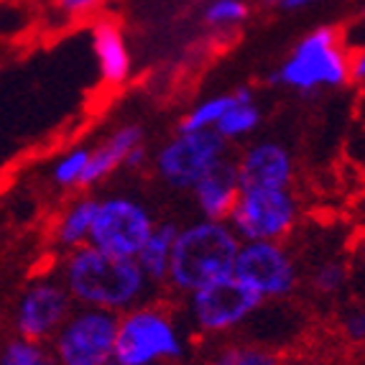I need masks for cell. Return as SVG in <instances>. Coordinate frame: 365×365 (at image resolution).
Masks as SVG:
<instances>
[{"mask_svg": "<svg viewBox=\"0 0 365 365\" xmlns=\"http://www.w3.org/2000/svg\"><path fill=\"white\" fill-rule=\"evenodd\" d=\"M56 274L67 284L77 307H95L115 314L143 304L153 289L135 258L108 253L92 243L64 253Z\"/></svg>", "mask_w": 365, "mask_h": 365, "instance_id": "6da1fadb", "label": "cell"}, {"mask_svg": "<svg viewBox=\"0 0 365 365\" xmlns=\"http://www.w3.org/2000/svg\"><path fill=\"white\" fill-rule=\"evenodd\" d=\"M243 240L227 220L200 217L182 225L174 245L169 284L171 292L189 297L212 281L235 274V261Z\"/></svg>", "mask_w": 365, "mask_h": 365, "instance_id": "7a4b0ae2", "label": "cell"}, {"mask_svg": "<svg viewBox=\"0 0 365 365\" xmlns=\"http://www.w3.org/2000/svg\"><path fill=\"white\" fill-rule=\"evenodd\" d=\"M353 56L342 49L340 34L322 26L307 34L294 46L292 56L274 72V82L297 92H314L319 87H342L350 82Z\"/></svg>", "mask_w": 365, "mask_h": 365, "instance_id": "3957f363", "label": "cell"}, {"mask_svg": "<svg viewBox=\"0 0 365 365\" xmlns=\"http://www.w3.org/2000/svg\"><path fill=\"white\" fill-rule=\"evenodd\" d=\"M184 329L177 317L161 304L143 302L135 309L120 314L118 332V363L156 365L184 358Z\"/></svg>", "mask_w": 365, "mask_h": 365, "instance_id": "277c9868", "label": "cell"}, {"mask_svg": "<svg viewBox=\"0 0 365 365\" xmlns=\"http://www.w3.org/2000/svg\"><path fill=\"white\" fill-rule=\"evenodd\" d=\"M263 304L266 299L256 289L230 274L184 297V314L195 332L205 337H220L243 327Z\"/></svg>", "mask_w": 365, "mask_h": 365, "instance_id": "5b68a950", "label": "cell"}, {"mask_svg": "<svg viewBox=\"0 0 365 365\" xmlns=\"http://www.w3.org/2000/svg\"><path fill=\"white\" fill-rule=\"evenodd\" d=\"M120 314L95 307H77L51 337L56 365H118Z\"/></svg>", "mask_w": 365, "mask_h": 365, "instance_id": "8992f818", "label": "cell"}, {"mask_svg": "<svg viewBox=\"0 0 365 365\" xmlns=\"http://www.w3.org/2000/svg\"><path fill=\"white\" fill-rule=\"evenodd\" d=\"M230 140L217 130H177L153 156V171L166 187L192 192L215 166L230 158Z\"/></svg>", "mask_w": 365, "mask_h": 365, "instance_id": "52a82bcc", "label": "cell"}, {"mask_svg": "<svg viewBox=\"0 0 365 365\" xmlns=\"http://www.w3.org/2000/svg\"><path fill=\"white\" fill-rule=\"evenodd\" d=\"M227 222L243 243L250 240L284 243L299 222V200L292 189L243 187Z\"/></svg>", "mask_w": 365, "mask_h": 365, "instance_id": "ba28073f", "label": "cell"}, {"mask_svg": "<svg viewBox=\"0 0 365 365\" xmlns=\"http://www.w3.org/2000/svg\"><path fill=\"white\" fill-rule=\"evenodd\" d=\"M74 309H77V302L59 274L34 276L21 289L13 304V332L31 340L51 342V337L59 332Z\"/></svg>", "mask_w": 365, "mask_h": 365, "instance_id": "9c48e42d", "label": "cell"}, {"mask_svg": "<svg viewBox=\"0 0 365 365\" xmlns=\"http://www.w3.org/2000/svg\"><path fill=\"white\" fill-rule=\"evenodd\" d=\"M158 222L151 210L130 195L100 197L98 215L92 222L90 243L108 253L135 258Z\"/></svg>", "mask_w": 365, "mask_h": 365, "instance_id": "30bf717a", "label": "cell"}, {"mask_svg": "<svg viewBox=\"0 0 365 365\" xmlns=\"http://www.w3.org/2000/svg\"><path fill=\"white\" fill-rule=\"evenodd\" d=\"M235 276L253 287L266 302L284 299L299 287V266L289 248L274 240H250L240 245Z\"/></svg>", "mask_w": 365, "mask_h": 365, "instance_id": "8fae6325", "label": "cell"}, {"mask_svg": "<svg viewBox=\"0 0 365 365\" xmlns=\"http://www.w3.org/2000/svg\"><path fill=\"white\" fill-rule=\"evenodd\" d=\"M237 177L243 187H274L292 189L294 158L281 140L263 138L253 140L250 146L235 156Z\"/></svg>", "mask_w": 365, "mask_h": 365, "instance_id": "7c38bea8", "label": "cell"}, {"mask_svg": "<svg viewBox=\"0 0 365 365\" xmlns=\"http://www.w3.org/2000/svg\"><path fill=\"white\" fill-rule=\"evenodd\" d=\"M240 192H243V184L237 177L235 158L230 156L220 166H215L207 177L192 189V200H195L200 217L227 220L232 215V207H235Z\"/></svg>", "mask_w": 365, "mask_h": 365, "instance_id": "4fadbf2b", "label": "cell"}, {"mask_svg": "<svg viewBox=\"0 0 365 365\" xmlns=\"http://www.w3.org/2000/svg\"><path fill=\"white\" fill-rule=\"evenodd\" d=\"M140 143H143V128L140 125L128 123V125L115 128L98 148H92V158H90V166H87L85 184L82 187L85 189L98 187L105 179H110L118 169H123L128 153L133 148H138Z\"/></svg>", "mask_w": 365, "mask_h": 365, "instance_id": "5bb4252c", "label": "cell"}, {"mask_svg": "<svg viewBox=\"0 0 365 365\" xmlns=\"http://www.w3.org/2000/svg\"><path fill=\"white\" fill-rule=\"evenodd\" d=\"M90 38L103 82L110 87H120L130 74V51L123 31L113 21H98L92 26Z\"/></svg>", "mask_w": 365, "mask_h": 365, "instance_id": "9a60e30c", "label": "cell"}, {"mask_svg": "<svg viewBox=\"0 0 365 365\" xmlns=\"http://www.w3.org/2000/svg\"><path fill=\"white\" fill-rule=\"evenodd\" d=\"M100 197L82 195L74 197L67 207L61 210L59 217L54 220L51 225V245L61 253H69L74 248H82V245L90 243V232L92 222H95V215H98Z\"/></svg>", "mask_w": 365, "mask_h": 365, "instance_id": "2e32d148", "label": "cell"}, {"mask_svg": "<svg viewBox=\"0 0 365 365\" xmlns=\"http://www.w3.org/2000/svg\"><path fill=\"white\" fill-rule=\"evenodd\" d=\"M179 230H182V225H177L174 220L158 222L151 235H148V240L143 243L140 253L135 256V261L146 271V276L151 279L153 287L169 281L171 261H174V245H177Z\"/></svg>", "mask_w": 365, "mask_h": 365, "instance_id": "e0dca14e", "label": "cell"}, {"mask_svg": "<svg viewBox=\"0 0 365 365\" xmlns=\"http://www.w3.org/2000/svg\"><path fill=\"white\" fill-rule=\"evenodd\" d=\"M258 125H261V110L253 103V92H250V87H237L235 103L230 105V110L222 115L215 130L225 140H240L245 135L256 133Z\"/></svg>", "mask_w": 365, "mask_h": 365, "instance_id": "ac0fdd59", "label": "cell"}, {"mask_svg": "<svg viewBox=\"0 0 365 365\" xmlns=\"http://www.w3.org/2000/svg\"><path fill=\"white\" fill-rule=\"evenodd\" d=\"M92 148L87 146H74L64 151L49 169L51 184L59 189H77L85 184L87 166H90Z\"/></svg>", "mask_w": 365, "mask_h": 365, "instance_id": "d6986e66", "label": "cell"}, {"mask_svg": "<svg viewBox=\"0 0 365 365\" xmlns=\"http://www.w3.org/2000/svg\"><path fill=\"white\" fill-rule=\"evenodd\" d=\"M235 103V92H227V95H212V98L202 100L195 108L189 110L187 115L179 120L177 130H215L222 120L230 105Z\"/></svg>", "mask_w": 365, "mask_h": 365, "instance_id": "ffe728a7", "label": "cell"}, {"mask_svg": "<svg viewBox=\"0 0 365 365\" xmlns=\"http://www.w3.org/2000/svg\"><path fill=\"white\" fill-rule=\"evenodd\" d=\"M210 365H284L279 353L250 342H227L210 358Z\"/></svg>", "mask_w": 365, "mask_h": 365, "instance_id": "44dd1931", "label": "cell"}, {"mask_svg": "<svg viewBox=\"0 0 365 365\" xmlns=\"http://www.w3.org/2000/svg\"><path fill=\"white\" fill-rule=\"evenodd\" d=\"M0 365H56V360L51 345H46L43 340L13 335L3 347Z\"/></svg>", "mask_w": 365, "mask_h": 365, "instance_id": "7402d4cb", "label": "cell"}, {"mask_svg": "<svg viewBox=\"0 0 365 365\" xmlns=\"http://www.w3.org/2000/svg\"><path fill=\"white\" fill-rule=\"evenodd\" d=\"M345 281H347V266L342 261H335V258L319 263L309 276L312 289H314L317 294H322V297L337 294L345 287Z\"/></svg>", "mask_w": 365, "mask_h": 365, "instance_id": "603a6c76", "label": "cell"}, {"mask_svg": "<svg viewBox=\"0 0 365 365\" xmlns=\"http://www.w3.org/2000/svg\"><path fill=\"white\" fill-rule=\"evenodd\" d=\"M248 16V6L243 0H212L205 8V24L212 29H227V26H237Z\"/></svg>", "mask_w": 365, "mask_h": 365, "instance_id": "cb8c5ba5", "label": "cell"}, {"mask_svg": "<svg viewBox=\"0 0 365 365\" xmlns=\"http://www.w3.org/2000/svg\"><path fill=\"white\" fill-rule=\"evenodd\" d=\"M342 332L347 340L365 342V307H353L342 314Z\"/></svg>", "mask_w": 365, "mask_h": 365, "instance_id": "d4e9b609", "label": "cell"}, {"mask_svg": "<svg viewBox=\"0 0 365 365\" xmlns=\"http://www.w3.org/2000/svg\"><path fill=\"white\" fill-rule=\"evenodd\" d=\"M59 3V8L64 13H69V16H79V13H87L92 11V8H98L103 0H56Z\"/></svg>", "mask_w": 365, "mask_h": 365, "instance_id": "484cf974", "label": "cell"}, {"mask_svg": "<svg viewBox=\"0 0 365 365\" xmlns=\"http://www.w3.org/2000/svg\"><path fill=\"white\" fill-rule=\"evenodd\" d=\"M146 161H148V148L140 143L138 148H133V151L128 153V158H125L123 169H125V171H138V169H143V166H146Z\"/></svg>", "mask_w": 365, "mask_h": 365, "instance_id": "4316f807", "label": "cell"}, {"mask_svg": "<svg viewBox=\"0 0 365 365\" xmlns=\"http://www.w3.org/2000/svg\"><path fill=\"white\" fill-rule=\"evenodd\" d=\"M350 77L358 85H365V46L353 56V64H350Z\"/></svg>", "mask_w": 365, "mask_h": 365, "instance_id": "83f0119b", "label": "cell"}, {"mask_svg": "<svg viewBox=\"0 0 365 365\" xmlns=\"http://www.w3.org/2000/svg\"><path fill=\"white\" fill-rule=\"evenodd\" d=\"M353 256L358 258L360 263H365V227L355 235V240H353Z\"/></svg>", "mask_w": 365, "mask_h": 365, "instance_id": "f1b7e54d", "label": "cell"}, {"mask_svg": "<svg viewBox=\"0 0 365 365\" xmlns=\"http://www.w3.org/2000/svg\"><path fill=\"white\" fill-rule=\"evenodd\" d=\"M274 3L281 8H287V11H297V8L309 6V3H314V0H274Z\"/></svg>", "mask_w": 365, "mask_h": 365, "instance_id": "f546056e", "label": "cell"}, {"mask_svg": "<svg viewBox=\"0 0 365 365\" xmlns=\"http://www.w3.org/2000/svg\"><path fill=\"white\" fill-rule=\"evenodd\" d=\"M360 105H363V113H365V103H360Z\"/></svg>", "mask_w": 365, "mask_h": 365, "instance_id": "4dcf8cb0", "label": "cell"}, {"mask_svg": "<svg viewBox=\"0 0 365 365\" xmlns=\"http://www.w3.org/2000/svg\"><path fill=\"white\" fill-rule=\"evenodd\" d=\"M363 16H365V11H363Z\"/></svg>", "mask_w": 365, "mask_h": 365, "instance_id": "1f68e13d", "label": "cell"}, {"mask_svg": "<svg viewBox=\"0 0 365 365\" xmlns=\"http://www.w3.org/2000/svg\"><path fill=\"white\" fill-rule=\"evenodd\" d=\"M118 365H120V363H118Z\"/></svg>", "mask_w": 365, "mask_h": 365, "instance_id": "d6a6232c", "label": "cell"}]
</instances>
